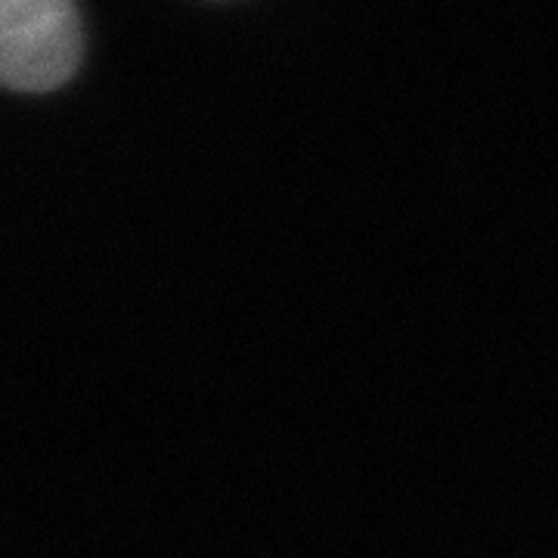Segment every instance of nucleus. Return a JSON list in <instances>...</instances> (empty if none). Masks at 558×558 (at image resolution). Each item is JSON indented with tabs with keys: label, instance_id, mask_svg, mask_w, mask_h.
Masks as SVG:
<instances>
[{
	"label": "nucleus",
	"instance_id": "obj_1",
	"mask_svg": "<svg viewBox=\"0 0 558 558\" xmlns=\"http://www.w3.org/2000/svg\"><path fill=\"white\" fill-rule=\"evenodd\" d=\"M81 28L72 0H0V84L60 87L78 65Z\"/></svg>",
	"mask_w": 558,
	"mask_h": 558
}]
</instances>
